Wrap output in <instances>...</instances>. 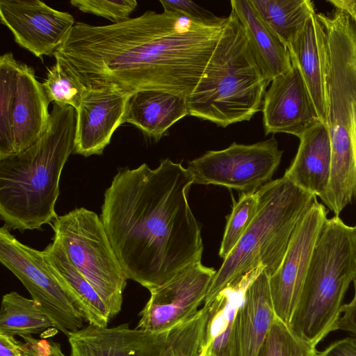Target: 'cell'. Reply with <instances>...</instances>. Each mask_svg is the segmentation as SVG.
<instances>
[{
	"mask_svg": "<svg viewBox=\"0 0 356 356\" xmlns=\"http://www.w3.org/2000/svg\"><path fill=\"white\" fill-rule=\"evenodd\" d=\"M225 24H205L165 10L106 26L77 22L54 56L86 90H158L187 98Z\"/></svg>",
	"mask_w": 356,
	"mask_h": 356,
	"instance_id": "obj_1",
	"label": "cell"
},
{
	"mask_svg": "<svg viewBox=\"0 0 356 356\" xmlns=\"http://www.w3.org/2000/svg\"><path fill=\"white\" fill-rule=\"evenodd\" d=\"M193 179L169 159L119 169L104 193L101 220L128 280L149 291L201 261L200 227L188 201Z\"/></svg>",
	"mask_w": 356,
	"mask_h": 356,
	"instance_id": "obj_2",
	"label": "cell"
},
{
	"mask_svg": "<svg viewBox=\"0 0 356 356\" xmlns=\"http://www.w3.org/2000/svg\"><path fill=\"white\" fill-rule=\"evenodd\" d=\"M76 111L54 103L47 128L27 149L0 159V216L8 228L40 229L58 217L59 181L74 151Z\"/></svg>",
	"mask_w": 356,
	"mask_h": 356,
	"instance_id": "obj_3",
	"label": "cell"
},
{
	"mask_svg": "<svg viewBox=\"0 0 356 356\" xmlns=\"http://www.w3.org/2000/svg\"><path fill=\"white\" fill-rule=\"evenodd\" d=\"M326 35L327 122L332 161L323 202L335 216L356 201V24L346 10L316 14Z\"/></svg>",
	"mask_w": 356,
	"mask_h": 356,
	"instance_id": "obj_4",
	"label": "cell"
},
{
	"mask_svg": "<svg viewBox=\"0 0 356 356\" xmlns=\"http://www.w3.org/2000/svg\"><path fill=\"white\" fill-rule=\"evenodd\" d=\"M269 83L232 10L198 83L186 98L189 115L222 127L248 121L261 110Z\"/></svg>",
	"mask_w": 356,
	"mask_h": 356,
	"instance_id": "obj_5",
	"label": "cell"
},
{
	"mask_svg": "<svg viewBox=\"0 0 356 356\" xmlns=\"http://www.w3.org/2000/svg\"><path fill=\"white\" fill-rule=\"evenodd\" d=\"M258 208L247 231L216 271L204 303L259 267L269 277L281 265L295 229L316 196L282 177L256 191Z\"/></svg>",
	"mask_w": 356,
	"mask_h": 356,
	"instance_id": "obj_6",
	"label": "cell"
},
{
	"mask_svg": "<svg viewBox=\"0 0 356 356\" xmlns=\"http://www.w3.org/2000/svg\"><path fill=\"white\" fill-rule=\"evenodd\" d=\"M356 275L353 227L339 216L325 222L289 327L316 348L336 330L342 302Z\"/></svg>",
	"mask_w": 356,
	"mask_h": 356,
	"instance_id": "obj_7",
	"label": "cell"
},
{
	"mask_svg": "<svg viewBox=\"0 0 356 356\" xmlns=\"http://www.w3.org/2000/svg\"><path fill=\"white\" fill-rule=\"evenodd\" d=\"M53 241L92 285L111 318L120 313L127 277L111 246L101 218L86 208L58 216L50 225Z\"/></svg>",
	"mask_w": 356,
	"mask_h": 356,
	"instance_id": "obj_8",
	"label": "cell"
},
{
	"mask_svg": "<svg viewBox=\"0 0 356 356\" xmlns=\"http://www.w3.org/2000/svg\"><path fill=\"white\" fill-rule=\"evenodd\" d=\"M49 103L33 68L11 52L0 56V159L27 149L42 136Z\"/></svg>",
	"mask_w": 356,
	"mask_h": 356,
	"instance_id": "obj_9",
	"label": "cell"
},
{
	"mask_svg": "<svg viewBox=\"0 0 356 356\" xmlns=\"http://www.w3.org/2000/svg\"><path fill=\"white\" fill-rule=\"evenodd\" d=\"M0 261L28 290L54 329L67 336L83 328V314L50 269L43 251L19 242L6 225L0 229Z\"/></svg>",
	"mask_w": 356,
	"mask_h": 356,
	"instance_id": "obj_10",
	"label": "cell"
},
{
	"mask_svg": "<svg viewBox=\"0 0 356 356\" xmlns=\"http://www.w3.org/2000/svg\"><path fill=\"white\" fill-rule=\"evenodd\" d=\"M283 150L277 140L251 145L233 143L221 150H211L188 162L193 184H214L242 193H255L270 181L279 166Z\"/></svg>",
	"mask_w": 356,
	"mask_h": 356,
	"instance_id": "obj_11",
	"label": "cell"
},
{
	"mask_svg": "<svg viewBox=\"0 0 356 356\" xmlns=\"http://www.w3.org/2000/svg\"><path fill=\"white\" fill-rule=\"evenodd\" d=\"M216 271L197 262L149 290V299L139 313L136 327L163 332L195 315L204 301Z\"/></svg>",
	"mask_w": 356,
	"mask_h": 356,
	"instance_id": "obj_12",
	"label": "cell"
},
{
	"mask_svg": "<svg viewBox=\"0 0 356 356\" xmlns=\"http://www.w3.org/2000/svg\"><path fill=\"white\" fill-rule=\"evenodd\" d=\"M327 216L324 204L318 201L313 204L298 222L281 265L269 277L275 315L288 326Z\"/></svg>",
	"mask_w": 356,
	"mask_h": 356,
	"instance_id": "obj_13",
	"label": "cell"
},
{
	"mask_svg": "<svg viewBox=\"0 0 356 356\" xmlns=\"http://www.w3.org/2000/svg\"><path fill=\"white\" fill-rule=\"evenodd\" d=\"M0 18L17 44L41 59L54 55L75 24L70 13L39 0H0Z\"/></svg>",
	"mask_w": 356,
	"mask_h": 356,
	"instance_id": "obj_14",
	"label": "cell"
},
{
	"mask_svg": "<svg viewBox=\"0 0 356 356\" xmlns=\"http://www.w3.org/2000/svg\"><path fill=\"white\" fill-rule=\"evenodd\" d=\"M265 134L285 133L300 138L321 122L298 66L275 78L262 104Z\"/></svg>",
	"mask_w": 356,
	"mask_h": 356,
	"instance_id": "obj_15",
	"label": "cell"
},
{
	"mask_svg": "<svg viewBox=\"0 0 356 356\" xmlns=\"http://www.w3.org/2000/svg\"><path fill=\"white\" fill-rule=\"evenodd\" d=\"M131 94L113 89L86 90L76 110L74 152L102 154L117 128L124 122Z\"/></svg>",
	"mask_w": 356,
	"mask_h": 356,
	"instance_id": "obj_16",
	"label": "cell"
},
{
	"mask_svg": "<svg viewBox=\"0 0 356 356\" xmlns=\"http://www.w3.org/2000/svg\"><path fill=\"white\" fill-rule=\"evenodd\" d=\"M169 331L150 332L127 323L112 327L89 324L67 336L70 356H159Z\"/></svg>",
	"mask_w": 356,
	"mask_h": 356,
	"instance_id": "obj_17",
	"label": "cell"
},
{
	"mask_svg": "<svg viewBox=\"0 0 356 356\" xmlns=\"http://www.w3.org/2000/svg\"><path fill=\"white\" fill-rule=\"evenodd\" d=\"M276 317L269 276L263 269L246 289L236 310L231 356H257Z\"/></svg>",
	"mask_w": 356,
	"mask_h": 356,
	"instance_id": "obj_18",
	"label": "cell"
},
{
	"mask_svg": "<svg viewBox=\"0 0 356 356\" xmlns=\"http://www.w3.org/2000/svg\"><path fill=\"white\" fill-rule=\"evenodd\" d=\"M299 68L321 122H327V50L326 35L316 13L288 47Z\"/></svg>",
	"mask_w": 356,
	"mask_h": 356,
	"instance_id": "obj_19",
	"label": "cell"
},
{
	"mask_svg": "<svg viewBox=\"0 0 356 356\" xmlns=\"http://www.w3.org/2000/svg\"><path fill=\"white\" fill-rule=\"evenodd\" d=\"M299 139L297 153L283 177L323 202L329 186L332 161L327 127L319 122Z\"/></svg>",
	"mask_w": 356,
	"mask_h": 356,
	"instance_id": "obj_20",
	"label": "cell"
},
{
	"mask_svg": "<svg viewBox=\"0 0 356 356\" xmlns=\"http://www.w3.org/2000/svg\"><path fill=\"white\" fill-rule=\"evenodd\" d=\"M188 115L186 97L163 90H145L130 97L124 122L135 125L144 135L157 141Z\"/></svg>",
	"mask_w": 356,
	"mask_h": 356,
	"instance_id": "obj_21",
	"label": "cell"
},
{
	"mask_svg": "<svg viewBox=\"0 0 356 356\" xmlns=\"http://www.w3.org/2000/svg\"><path fill=\"white\" fill-rule=\"evenodd\" d=\"M232 10L241 23L256 60L271 82L292 67L288 47L259 17L248 0H231Z\"/></svg>",
	"mask_w": 356,
	"mask_h": 356,
	"instance_id": "obj_22",
	"label": "cell"
},
{
	"mask_svg": "<svg viewBox=\"0 0 356 356\" xmlns=\"http://www.w3.org/2000/svg\"><path fill=\"white\" fill-rule=\"evenodd\" d=\"M43 252L50 269L85 320L90 325L107 327L111 319L107 306L59 244L53 241Z\"/></svg>",
	"mask_w": 356,
	"mask_h": 356,
	"instance_id": "obj_23",
	"label": "cell"
},
{
	"mask_svg": "<svg viewBox=\"0 0 356 356\" xmlns=\"http://www.w3.org/2000/svg\"><path fill=\"white\" fill-rule=\"evenodd\" d=\"M259 17L288 47L314 15L309 0H248Z\"/></svg>",
	"mask_w": 356,
	"mask_h": 356,
	"instance_id": "obj_24",
	"label": "cell"
},
{
	"mask_svg": "<svg viewBox=\"0 0 356 356\" xmlns=\"http://www.w3.org/2000/svg\"><path fill=\"white\" fill-rule=\"evenodd\" d=\"M50 327H54L53 323L35 300L16 291L3 296L0 309V334L23 338L41 334Z\"/></svg>",
	"mask_w": 356,
	"mask_h": 356,
	"instance_id": "obj_25",
	"label": "cell"
},
{
	"mask_svg": "<svg viewBox=\"0 0 356 356\" xmlns=\"http://www.w3.org/2000/svg\"><path fill=\"white\" fill-rule=\"evenodd\" d=\"M205 309L197 312L170 330L159 356H202L201 334Z\"/></svg>",
	"mask_w": 356,
	"mask_h": 356,
	"instance_id": "obj_26",
	"label": "cell"
},
{
	"mask_svg": "<svg viewBox=\"0 0 356 356\" xmlns=\"http://www.w3.org/2000/svg\"><path fill=\"white\" fill-rule=\"evenodd\" d=\"M258 208L257 193H242L234 202L232 211L227 218L221 242L219 256L223 260L238 244L254 218Z\"/></svg>",
	"mask_w": 356,
	"mask_h": 356,
	"instance_id": "obj_27",
	"label": "cell"
},
{
	"mask_svg": "<svg viewBox=\"0 0 356 356\" xmlns=\"http://www.w3.org/2000/svg\"><path fill=\"white\" fill-rule=\"evenodd\" d=\"M316 348L299 338L283 321L275 318L257 356H316Z\"/></svg>",
	"mask_w": 356,
	"mask_h": 356,
	"instance_id": "obj_28",
	"label": "cell"
},
{
	"mask_svg": "<svg viewBox=\"0 0 356 356\" xmlns=\"http://www.w3.org/2000/svg\"><path fill=\"white\" fill-rule=\"evenodd\" d=\"M42 83L50 102L79 108L86 89L59 63L48 70Z\"/></svg>",
	"mask_w": 356,
	"mask_h": 356,
	"instance_id": "obj_29",
	"label": "cell"
},
{
	"mask_svg": "<svg viewBox=\"0 0 356 356\" xmlns=\"http://www.w3.org/2000/svg\"><path fill=\"white\" fill-rule=\"evenodd\" d=\"M70 4L83 13L103 17L112 24L129 19L138 6L135 0H71Z\"/></svg>",
	"mask_w": 356,
	"mask_h": 356,
	"instance_id": "obj_30",
	"label": "cell"
},
{
	"mask_svg": "<svg viewBox=\"0 0 356 356\" xmlns=\"http://www.w3.org/2000/svg\"><path fill=\"white\" fill-rule=\"evenodd\" d=\"M160 3L163 6V10L181 13L200 23L209 25H223L227 22V17H217L192 1L160 0Z\"/></svg>",
	"mask_w": 356,
	"mask_h": 356,
	"instance_id": "obj_31",
	"label": "cell"
},
{
	"mask_svg": "<svg viewBox=\"0 0 356 356\" xmlns=\"http://www.w3.org/2000/svg\"><path fill=\"white\" fill-rule=\"evenodd\" d=\"M23 339V356H67L58 342L36 339L32 336L24 337Z\"/></svg>",
	"mask_w": 356,
	"mask_h": 356,
	"instance_id": "obj_32",
	"label": "cell"
},
{
	"mask_svg": "<svg viewBox=\"0 0 356 356\" xmlns=\"http://www.w3.org/2000/svg\"><path fill=\"white\" fill-rule=\"evenodd\" d=\"M354 296L352 300L342 305L341 316L335 330H342L356 335V275L353 279Z\"/></svg>",
	"mask_w": 356,
	"mask_h": 356,
	"instance_id": "obj_33",
	"label": "cell"
},
{
	"mask_svg": "<svg viewBox=\"0 0 356 356\" xmlns=\"http://www.w3.org/2000/svg\"><path fill=\"white\" fill-rule=\"evenodd\" d=\"M316 356H356V339L346 337L330 343Z\"/></svg>",
	"mask_w": 356,
	"mask_h": 356,
	"instance_id": "obj_34",
	"label": "cell"
},
{
	"mask_svg": "<svg viewBox=\"0 0 356 356\" xmlns=\"http://www.w3.org/2000/svg\"><path fill=\"white\" fill-rule=\"evenodd\" d=\"M0 356H23L22 343L14 337L0 334Z\"/></svg>",
	"mask_w": 356,
	"mask_h": 356,
	"instance_id": "obj_35",
	"label": "cell"
},
{
	"mask_svg": "<svg viewBox=\"0 0 356 356\" xmlns=\"http://www.w3.org/2000/svg\"><path fill=\"white\" fill-rule=\"evenodd\" d=\"M329 2L337 8L347 10L353 16L356 24V0H332Z\"/></svg>",
	"mask_w": 356,
	"mask_h": 356,
	"instance_id": "obj_36",
	"label": "cell"
},
{
	"mask_svg": "<svg viewBox=\"0 0 356 356\" xmlns=\"http://www.w3.org/2000/svg\"><path fill=\"white\" fill-rule=\"evenodd\" d=\"M354 230V244H355V249L356 252V225L353 227Z\"/></svg>",
	"mask_w": 356,
	"mask_h": 356,
	"instance_id": "obj_37",
	"label": "cell"
},
{
	"mask_svg": "<svg viewBox=\"0 0 356 356\" xmlns=\"http://www.w3.org/2000/svg\"><path fill=\"white\" fill-rule=\"evenodd\" d=\"M355 156H356V147H355Z\"/></svg>",
	"mask_w": 356,
	"mask_h": 356,
	"instance_id": "obj_38",
	"label": "cell"
}]
</instances>
